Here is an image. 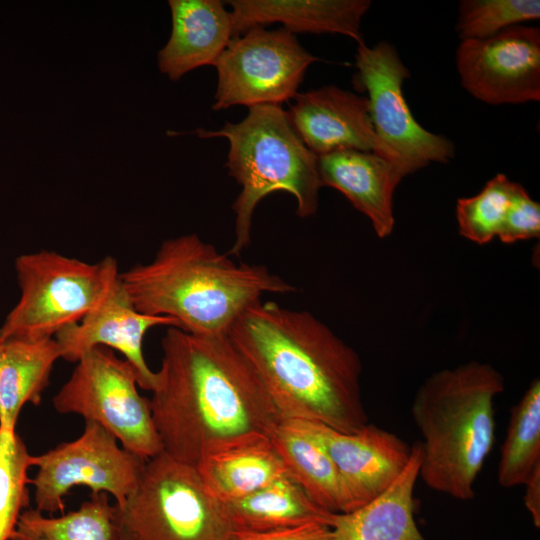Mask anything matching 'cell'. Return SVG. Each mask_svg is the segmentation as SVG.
I'll list each match as a JSON object with an SVG mask.
<instances>
[{
  "instance_id": "6da1fadb",
  "label": "cell",
  "mask_w": 540,
  "mask_h": 540,
  "mask_svg": "<svg viewBox=\"0 0 540 540\" xmlns=\"http://www.w3.org/2000/svg\"><path fill=\"white\" fill-rule=\"evenodd\" d=\"M150 399L163 451L196 467L209 452L258 436L284 420L228 335L169 327Z\"/></svg>"
},
{
  "instance_id": "7a4b0ae2",
  "label": "cell",
  "mask_w": 540,
  "mask_h": 540,
  "mask_svg": "<svg viewBox=\"0 0 540 540\" xmlns=\"http://www.w3.org/2000/svg\"><path fill=\"white\" fill-rule=\"evenodd\" d=\"M227 335L284 419L345 433L368 424L359 355L311 313L259 300Z\"/></svg>"
},
{
  "instance_id": "3957f363",
  "label": "cell",
  "mask_w": 540,
  "mask_h": 540,
  "mask_svg": "<svg viewBox=\"0 0 540 540\" xmlns=\"http://www.w3.org/2000/svg\"><path fill=\"white\" fill-rule=\"evenodd\" d=\"M120 281L138 311L202 336L227 335L266 293L296 291L265 266L237 264L196 234L164 241L150 262L120 273Z\"/></svg>"
},
{
  "instance_id": "277c9868",
  "label": "cell",
  "mask_w": 540,
  "mask_h": 540,
  "mask_svg": "<svg viewBox=\"0 0 540 540\" xmlns=\"http://www.w3.org/2000/svg\"><path fill=\"white\" fill-rule=\"evenodd\" d=\"M503 390V376L478 361L437 371L419 386L411 415L423 438L419 477L427 487L474 498L495 440L494 399Z\"/></svg>"
},
{
  "instance_id": "5b68a950",
  "label": "cell",
  "mask_w": 540,
  "mask_h": 540,
  "mask_svg": "<svg viewBox=\"0 0 540 540\" xmlns=\"http://www.w3.org/2000/svg\"><path fill=\"white\" fill-rule=\"evenodd\" d=\"M194 133L200 138L224 137L230 145L225 166L242 190L232 205L235 241L229 254L239 255L250 244L254 210L274 191L292 194L302 218L317 212L322 187L318 157L298 137L281 105H255L238 123Z\"/></svg>"
},
{
  "instance_id": "8992f818",
  "label": "cell",
  "mask_w": 540,
  "mask_h": 540,
  "mask_svg": "<svg viewBox=\"0 0 540 540\" xmlns=\"http://www.w3.org/2000/svg\"><path fill=\"white\" fill-rule=\"evenodd\" d=\"M114 540H235L226 503L196 469L164 451L146 461L136 489L114 505Z\"/></svg>"
},
{
  "instance_id": "52a82bcc",
  "label": "cell",
  "mask_w": 540,
  "mask_h": 540,
  "mask_svg": "<svg viewBox=\"0 0 540 540\" xmlns=\"http://www.w3.org/2000/svg\"><path fill=\"white\" fill-rule=\"evenodd\" d=\"M20 298L0 327V340H42L80 322L119 278L118 263H97L42 250L15 261Z\"/></svg>"
},
{
  "instance_id": "ba28073f",
  "label": "cell",
  "mask_w": 540,
  "mask_h": 540,
  "mask_svg": "<svg viewBox=\"0 0 540 540\" xmlns=\"http://www.w3.org/2000/svg\"><path fill=\"white\" fill-rule=\"evenodd\" d=\"M75 363L53 398L55 410L101 425L123 448L146 460L163 452L150 399L139 394L133 366L102 346L88 350Z\"/></svg>"
},
{
  "instance_id": "9c48e42d",
  "label": "cell",
  "mask_w": 540,
  "mask_h": 540,
  "mask_svg": "<svg viewBox=\"0 0 540 540\" xmlns=\"http://www.w3.org/2000/svg\"><path fill=\"white\" fill-rule=\"evenodd\" d=\"M318 60L285 28L254 26L234 37L215 62L212 109L281 105L295 98L308 66Z\"/></svg>"
},
{
  "instance_id": "30bf717a",
  "label": "cell",
  "mask_w": 540,
  "mask_h": 540,
  "mask_svg": "<svg viewBox=\"0 0 540 540\" xmlns=\"http://www.w3.org/2000/svg\"><path fill=\"white\" fill-rule=\"evenodd\" d=\"M356 69L354 85L367 92L374 130L396 157L404 177L432 162L446 164L455 157L454 144L423 128L411 113L402 89L410 72L394 45L386 41L372 47L358 44Z\"/></svg>"
},
{
  "instance_id": "8fae6325",
  "label": "cell",
  "mask_w": 540,
  "mask_h": 540,
  "mask_svg": "<svg viewBox=\"0 0 540 540\" xmlns=\"http://www.w3.org/2000/svg\"><path fill=\"white\" fill-rule=\"evenodd\" d=\"M146 461L120 446L101 425L86 421L77 439L36 456L38 471L30 479L36 509L63 514L64 497L75 486H86L91 494H111L121 506L136 489Z\"/></svg>"
},
{
  "instance_id": "7c38bea8",
  "label": "cell",
  "mask_w": 540,
  "mask_h": 540,
  "mask_svg": "<svg viewBox=\"0 0 540 540\" xmlns=\"http://www.w3.org/2000/svg\"><path fill=\"white\" fill-rule=\"evenodd\" d=\"M461 85L491 105L540 100V29L516 25L456 50Z\"/></svg>"
},
{
  "instance_id": "4fadbf2b",
  "label": "cell",
  "mask_w": 540,
  "mask_h": 540,
  "mask_svg": "<svg viewBox=\"0 0 540 540\" xmlns=\"http://www.w3.org/2000/svg\"><path fill=\"white\" fill-rule=\"evenodd\" d=\"M286 113L298 137L317 157L359 150L376 153L399 168L396 157L374 130L366 96L326 85L297 94Z\"/></svg>"
},
{
  "instance_id": "5bb4252c",
  "label": "cell",
  "mask_w": 540,
  "mask_h": 540,
  "mask_svg": "<svg viewBox=\"0 0 540 540\" xmlns=\"http://www.w3.org/2000/svg\"><path fill=\"white\" fill-rule=\"evenodd\" d=\"M297 421L336 466L355 509L381 495L403 472L411 456V446L370 423L357 432L345 433L318 422Z\"/></svg>"
},
{
  "instance_id": "9a60e30c",
  "label": "cell",
  "mask_w": 540,
  "mask_h": 540,
  "mask_svg": "<svg viewBox=\"0 0 540 540\" xmlns=\"http://www.w3.org/2000/svg\"><path fill=\"white\" fill-rule=\"evenodd\" d=\"M161 325L178 328L177 321L172 318L138 311L124 290L119 274L102 303L80 322L60 331L55 339L62 358L70 362H76L94 347L119 351L135 369L138 386L152 392L156 386V372L145 362L143 339L150 328Z\"/></svg>"
},
{
  "instance_id": "2e32d148",
  "label": "cell",
  "mask_w": 540,
  "mask_h": 540,
  "mask_svg": "<svg viewBox=\"0 0 540 540\" xmlns=\"http://www.w3.org/2000/svg\"><path fill=\"white\" fill-rule=\"evenodd\" d=\"M323 186L340 191L370 221L379 238L388 237L395 225L393 196L404 178L388 159L359 150H339L318 157Z\"/></svg>"
},
{
  "instance_id": "e0dca14e",
  "label": "cell",
  "mask_w": 540,
  "mask_h": 540,
  "mask_svg": "<svg viewBox=\"0 0 540 540\" xmlns=\"http://www.w3.org/2000/svg\"><path fill=\"white\" fill-rule=\"evenodd\" d=\"M172 31L158 52L159 70L177 81L213 65L233 37L232 18L220 0H170Z\"/></svg>"
},
{
  "instance_id": "ac0fdd59",
  "label": "cell",
  "mask_w": 540,
  "mask_h": 540,
  "mask_svg": "<svg viewBox=\"0 0 540 540\" xmlns=\"http://www.w3.org/2000/svg\"><path fill=\"white\" fill-rule=\"evenodd\" d=\"M233 37L254 26L281 23L295 33H332L363 43L361 21L369 0H230Z\"/></svg>"
},
{
  "instance_id": "d6986e66",
  "label": "cell",
  "mask_w": 540,
  "mask_h": 540,
  "mask_svg": "<svg viewBox=\"0 0 540 540\" xmlns=\"http://www.w3.org/2000/svg\"><path fill=\"white\" fill-rule=\"evenodd\" d=\"M421 463L420 442L399 477L378 497L347 513H335V540H426L414 519L413 492Z\"/></svg>"
},
{
  "instance_id": "ffe728a7",
  "label": "cell",
  "mask_w": 540,
  "mask_h": 540,
  "mask_svg": "<svg viewBox=\"0 0 540 540\" xmlns=\"http://www.w3.org/2000/svg\"><path fill=\"white\" fill-rule=\"evenodd\" d=\"M206 489L224 503L246 497L288 474L271 437H252L206 454L195 467Z\"/></svg>"
},
{
  "instance_id": "44dd1931",
  "label": "cell",
  "mask_w": 540,
  "mask_h": 540,
  "mask_svg": "<svg viewBox=\"0 0 540 540\" xmlns=\"http://www.w3.org/2000/svg\"><path fill=\"white\" fill-rule=\"evenodd\" d=\"M288 474L311 500L330 513L355 510L348 488L336 466L297 420L284 419L271 436Z\"/></svg>"
},
{
  "instance_id": "7402d4cb",
  "label": "cell",
  "mask_w": 540,
  "mask_h": 540,
  "mask_svg": "<svg viewBox=\"0 0 540 540\" xmlns=\"http://www.w3.org/2000/svg\"><path fill=\"white\" fill-rule=\"evenodd\" d=\"M62 358L55 338L3 341L0 362V427L15 430L26 403L38 405L55 362Z\"/></svg>"
},
{
  "instance_id": "603a6c76",
  "label": "cell",
  "mask_w": 540,
  "mask_h": 540,
  "mask_svg": "<svg viewBox=\"0 0 540 540\" xmlns=\"http://www.w3.org/2000/svg\"><path fill=\"white\" fill-rule=\"evenodd\" d=\"M226 505L236 529L247 531H269L308 523L331 527L335 514L315 504L289 474Z\"/></svg>"
},
{
  "instance_id": "cb8c5ba5",
  "label": "cell",
  "mask_w": 540,
  "mask_h": 540,
  "mask_svg": "<svg viewBox=\"0 0 540 540\" xmlns=\"http://www.w3.org/2000/svg\"><path fill=\"white\" fill-rule=\"evenodd\" d=\"M114 505L108 494H91L79 509L58 517H46L26 508L10 540H114Z\"/></svg>"
},
{
  "instance_id": "d4e9b609",
  "label": "cell",
  "mask_w": 540,
  "mask_h": 540,
  "mask_svg": "<svg viewBox=\"0 0 540 540\" xmlns=\"http://www.w3.org/2000/svg\"><path fill=\"white\" fill-rule=\"evenodd\" d=\"M540 467V381L534 379L513 406L501 447L497 480L503 488L524 485Z\"/></svg>"
},
{
  "instance_id": "484cf974",
  "label": "cell",
  "mask_w": 540,
  "mask_h": 540,
  "mask_svg": "<svg viewBox=\"0 0 540 540\" xmlns=\"http://www.w3.org/2000/svg\"><path fill=\"white\" fill-rule=\"evenodd\" d=\"M35 458L15 430L0 427V540L11 539L29 505L27 473Z\"/></svg>"
},
{
  "instance_id": "4316f807",
  "label": "cell",
  "mask_w": 540,
  "mask_h": 540,
  "mask_svg": "<svg viewBox=\"0 0 540 540\" xmlns=\"http://www.w3.org/2000/svg\"><path fill=\"white\" fill-rule=\"evenodd\" d=\"M518 185L499 173L477 195L459 198L456 218L460 235L479 245L497 237Z\"/></svg>"
},
{
  "instance_id": "83f0119b",
  "label": "cell",
  "mask_w": 540,
  "mask_h": 540,
  "mask_svg": "<svg viewBox=\"0 0 540 540\" xmlns=\"http://www.w3.org/2000/svg\"><path fill=\"white\" fill-rule=\"evenodd\" d=\"M456 32L461 40L484 39L540 18L539 0H462Z\"/></svg>"
},
{
  "instance_id": "f1b7e54d",
  "label": "cell",
  "mask_w": 540,
  "mask_h": 540,
  "mask_svg": "<svg viewBox=\"0 0 540 540\" xmlns=\"http://www.w3.org/2000/svg\"><path fill=\"white\" fill-rule=\"evenodd\" d=\"M539 235L540 205L519 184L497 237L501 242L510 244L538 238Z\"/></svg>"
},
{
  "instance_id": "f546056e",
  "label": "cell",
  "mask_w": 540,
  "mask_h": 540,
  "mask_svg": "<svg viewBox=\"0 0 540 540\" xmlns=\"http://www.w3.org/2000/svg\"><path fill=\"white\" fill-rule=\"evenodd\" d=\"M235 540H335L330 526L308 523L300 526L269 530H237Z\"/></svg>"
},
{
  "instance_id": "4dcf8cb0",
  "label": "cell",
  "mask_w": 540,
  "mask_h": 540,
  "mask_svg": "<svg viewBox=\"0 0 540 540\" xmlns=\"http://www.w3.org/2000/svg\"><path fill=\"white\" fill-rule=\"evenodd\" d=\"M524 504L530 512L534 525L540 527V467L525 482Z\"/></svg>"
},
{
  "instance_id": "1f68e13d",
  "label": "cell",
  "mask_w": 540,
  "mask_h": 540,
  "mask_svg": "<svg viewBox=\"0 0 540 540\" xmlns=\"http://www.w3.org/2000/svg\"><path fill=\"white\" fill-rule=\"evenodd\" d=\"M2 351H3V341L0 340V362L2 357Z\"/></svg>"
}]
</instances>
